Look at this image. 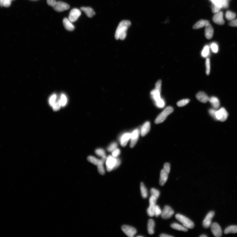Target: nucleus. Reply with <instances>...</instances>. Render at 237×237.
Masks as SVG:
<instances>
[{
  "instance_id": "obj_1",
  "label": "nucleus",
  "mask_w": 237,
  "mask_h": 237,
  "mask_svg": "<svg viewBox=\"0 0 237 237\" xmlns=\"http://www.w3.org/2000/svg\"><path fill=\"white\" fill-rule=\"evenodd\" d=\"M131 23L130 21L127 20H123L121 21L119 24L116 31L115 37L116 40L119 39L121 40H124L127 35V31L128 29L131 25Z\"/></svg>"
},
{
  "instance_id": "obj_40",
  "label": "nucleus",
  "mask_w": 237,
  "mask_h": 237,
  "mask_svg": "<svg viewBox=\"0 0 237 237\" xmlns=\"http://www.w3.org/2000/svg\"><path fill=\"white\" fill-rule=\"evenodd\" d=\"M206 73L207 75H209L210 73V61L209 58H207L206 62Z\"/></svg>"
},
{
  "instance_id": "obj_46",
  "label": "nucleus",
  "mask_w": 237,
  "mask_h": 237,
  "mask_svg": "<svg viewBox=\"0 0 237 237\" xmlns=\"http://www.w3.org/2000/svg\"><path fill=\"white\" fill-rule=\"evenodd\" d=\"M161 85L162 81L161 80H159L156 84L155 89L161 92Z\"/></svg>"
},
{
  "instance_id": "obj_36",
  "label": "nucleus",
  "mask_w": 237,
  "mask_h": 237,
  "mask_svg": "<svg viewBox=\"0 0 237 237\" xmlns=\"http://www.w3.org/2000/svg\"><path fill=\"white\" fill-rule=\"evenodd\" d=\"M209 48L208 46L204 47L202 52V55L204 57H206L209 55Z\"/></svg>"
},
{
  "instance_id": "obj_2",
  "label": "nucleus",
  "mask_w": 237,
  "mask_h": 237,
  "mask_svg": "<svg viewBox=\"0 0 237 237\" xmlns=\"http://www.w3.org/2000/svg\"><path fill=\"white\" fill-rule=\"evenodd\" d=\"M173 110V108L171 106H168L165 108V110L157 117L155 121V123L156 124H159L163 122L167 117L172 113Z\"/></svg>"
},
{
  "instance_id": "obj_4",
  "label": "nucleus",
  "mask_w": 237,
  "mask_h": 237,
  "mask_svg": "<svg viewBox=\"0 0 237 237\" xmlns=\"http://www.w3.org/2000/svg\"><path fill=\"white\" fill-rule=\"evenodd\" d=\"M157 200L153 196H151L149 199L150 206L147 210V214L149 216L152 217L155 215V210Z\"/></svg>"
},
{
  "instance_id": "obj_45",
  "label": "nucleus",
  "mask_w": 237,
  "mask_h": 237,
  "mask_svg": "<svg viewBox=\"0 0 237 237\" xmlns=\"http://www.w3.org/2000/svg\"><path fill=\"white\" fill-rule=\"evenodd\" d=\"M162 211L158 205H156L155 210V215L156 217H158L161 214Z\"/></svg>"
},
{
  "instance_id": "obj_48",
  "label": "nucleus",
  "mask_w": 237,
  "mask_h": 237,
  "mask_svg": "<svg viewBox=\"0 0 237 237\" xmlns=\"http://www.w3.org/2000/svg\"><path fill=\"white\" fill-rule=\"evenodd\" d=\"M163 169L169 174L170 171V163H165L164 165Z\"/></svg>"
},
{
  "instance_id": "obj_43",
  "label": "nucleus",
  "mask_w": 237,
  "mask_h": 237,
  "mask_svg": "<svg viewBox=\"0 0 237 237\" xmlns=\"http://www.w3.org/2000/svg\"><path fill=\"white\" fill-rule=\"evenodd\" d=\"M217 110L214 109H211L209 110V113L210 115L213 117L215 120H216V113Z\"/></svg>"
},
{
  "instance_id": "obj_31",
  "label": "nucleus",
  "mask_w": 237,
  "mask_h": 237,
  "mask_svg": "<svg viewBox=\"0 0 237 237\" xmlns=\"http://www.w3.org/2000/svg\"><path fill=\"white\" fill-rule=\"evenodd\" d=\"M221 5L216 4L214 2H212V9L213 13H216L219 11L221 8Z\"/></svg>"
},
{
  "instance_id": "obj_15",
  "label": "nucleus",
  "mask_w": 237,
  "mask_h": 237,
  "mask_svg": "<svg viewBox=\"0 0 237 237\" xmlns=\"http://www.w3.org/2000/svg\"><path fill=\"white\" fill-rule=\"evenodd\" d=\"M214 30L212 25L209 23L205 26L204 35L207 39H211L214 35Z\"/></svg>"
},
{
  "instance_id": "obj_47",
  "label": "nucleus",
  "mask_w": 237,
  "mask_h": 237,
  "mask_svg": "<svg viewBox=\"0 0 237 237\" xmlns=\"http://www.w3.org/2000/svg\"><path fill=\"white\" fill-rule=\"evenodd\" d=\"M121 153L119 149L116 148L115 150H114L112 151V156L114 158H116L118 156L120 155V154Z\"/></svg>"
},
{
  "instance_id": "obj_49",
  "label": "nucleus",
  "mask_w": 237,
  "mask_h": 237,
  "mask_svg": "<svg viewBox=\"0 0 237 237\" xmlns=\"http://www.w3.org/2000/svg\"><path fill=\"white\" fill-rule=\"evenodd\" d=\"M11 0H4L3 6L6 7H9L11 4Z\"/></svg>"
},
{
  "instance_id": "obj_26",
  "label": "nucleus",
  "mask_w": 237,
  "mask_h": 237,
  "mask_svg": "<svg viewBox=\"0 0 237 237\" xmlns=\"http://www.w3.org/2000/svg\"><path fill=\"white\" fill-rule=\"evenodd\" d=\"M155 227V223L154 220L150 219L148 221V233L150 235L154 233V228Z\"/></svg>"
},
{
  "instance_id": "obj_27",
  "label": "nucleus",
  "mask_w": 237,
  "mask_h": 237,
  "mask_svg": "<svg viewBox=\"0 0 237 237\" xmlns=\"http://www.w3.org/2000/svg\"><path fill=\"white\" fill-rule=\"evenodd\" d=\"M171 227L173 229H174L175 230H177L178 231H182L186 232L188 231V229L187 228L181 225L178 224L174 223L172 224L171 225Z\"/></svg>"
},
{
  "instance_id": "obj_8",
  "label": "nucleus",
  "mask_w": 237,
  "mask_h": 237,
  "mask_svg": "<svg viewBox=\"0 0 237 237\" xmlns=\"http://www.w3.org/2000/svg\"><path fill=\"white\" fill-rule=\"evenodd\" d=\"M81 12L80 10L77 8H74L71 10L69 14L68 19L72 23L75 22L80 16Z\"/></svg>"
},
{
  "instance_id": "obj_35",
  "label": "nucleus",
  "mask_w": 237,
  "mask_h": 237,
  "mask_svg": "<svg viewBox=\"0 0 237 237\" xmlns=\"http://www.w3.org/2000/svg\"><path fill=\"white\" fill-rule=\"evenodd\" d=\"M190 100L189 99H184L181 100L178 102L177 103V105L179 107H183L187 105L190 102Z\"/></svg>"
},
{
  "instance_id": "obj_29",
  "label": "nucleus",
  "mask_w": 237,
  "mask_h": 237,
  "mask_svg": "<svg viewBox=\"0 0 237 237\" xmlns=\"http://www.w3.org/2000/svg\"><path fill=\"white\" fill-rule=\"evenodd\" d=\"M140 190L142 197L144 199L147 198L148 196V191L147 188L142 182L141 183Z\"/></svg>"
},
{
  "instance_id": "obj_18",
  "label": "nucleus",
  "mask_w": 237,
  "mask_h": 237,
  "mask_svg": "<svg viewBox=\"0 0 237 237\" xmlns=\"http://www.w3.org/2000/svg\"><path fill=\"white\" fill-rule=\"evenodd\" d=\"M169 174L163 169L161 172L160 178L159 180L160 185L161 186H163L168 178Z\"/></svg>"
},
{
  "instance_id": "obj_19",
  "label": "nucleus",
  "mask_w": 237,
  "mask_h": 237,
  "mask_svg": "<svg viewBox=\"0 0 237 237\" xmlns=\"http://www.w3.org/2000/svg\"><path fill=\"white\" fill-rule=\"evenodd\" d=\"M63 24L64 26L67 30L72 31L74 30V26L72 23L69 20L68 18H65L63 20Z\"/></svg>"
},
{
  "instance_id": "obj_41",
  "label": "nucleus",
  "mask_w": 237,
  "mask_h": 237,
  "mask_svg": "<svg viewBox=\"0 0 237 237\" xmlns=\"http://www.w3.org/2000/svg\"><path fill=\"white\" fill-rule=\"evenodd\" d=\"M118 144L116 142L111 143L107 149L108 151L109 152H112L117 147Z\"/></svg>"
},
{
  "instance_id": "obj_33",
  "label": "nucleus",
  "mask_w": 237,
  "mask_h": 237,
  "mask_svg": "<svg viewBox=\"0 0 237 237\" xmlns=\"http://www.w3.org/2000/svg\"><path fill=\"white\" fill-rule=\"evenodd\" d=\"M88 161L93 164L97 166L100 161V160L98 159L93 156H89L87 158Z\"/></svg>"
},
{
  "instance_id": "obj_38",
  "label": "nucleus",
  "mask_w": 237,
  "mask_h": 237,
  "mask_svg": "<svg viewBox=\"0 0 237 237\" xmlns=\"http://www.w3.org/2000/svg\"><path fill=\"white\" fill-rule=\"evenodd\" d=\"M61 107L60 103L59 102V98L56 101V102L54 103V104L52 106L53 110L54 111H57L59 110Z\"/></svg>"
},
{
  "instance_id": "obj_10",
  "label": "nucleus",
  "mask_w": 237,
  "mask_h": 237,
  "mask_svg": "<svg viewBox=\"0 0 237 237\" xmlns=\"http://www.w3.org/2000/svg\"><path fill=\"white\" fill-rule=\"evenodd\" d=\"M174 211L171 207L166 206L164 207L163 211L161 214V217L163 219H168L171 218L174 214Z\"/></svg>"
},
{
  "instance_id": "obj_9",
  "label": "nucleus",
  "mask_w": 237,
  "mask_h": 237,
  "mask_svg": "<svg viewBox=\"0 0 237 237\" xmlns=\"http://www.w3.org/2000/svg\"><path fill=\"white\" fill-rule=\"evenodd\" d=\"M122 229L123 232L129 237H134L137 233V231L135 228L129 226H122Z\"/></svg>"
},
{
  "instance_id": "obj_52",
  "label": "nucleus",
  "mask_w": 237,
  "mask_h": 237,
  "mask_svg": "<svg viewBox=\"0 0 237 237\" xmlns=\"http://www.w3.org/2000/svg\"><path fill=\"white\" fill-rule=\"evenodd\" d=\"M160 237H173V236H170L169 235H167V234H161L160 235Z\"/></svg>"
},
{
  "instance_id": "obj_16",
  "label": "nucleus",
  "mask_w": 237,
  "mask_h": 237,
  "mask_svg": "<svg viewBox=\"0 0 237 237\" xmlns=\"http://www.w3.org/2000/svg\"><path fill=\"white\" fill-rule=\"evenodd\" d=\"M196 98L200 102L203 103H207L209 99V98L206 93L202 91L197 93Z\"/></svg>"
},
{
  "instance_id": "obj_13",
  "label": "nucleus",
  "mask_w": 237,
  "mask_h": 237,
  "mask_svg": "<svg viewBox=\"0 0 237 237\" xmlns=\"http://www.w3.org/2000/svg\"><path fill=\"white\" fill-rule=\"evenodd\" d=\"M223 13L222 11L215 13L212 18L213 22L218 25H222L224 24L225 21L223 20Z\"/></svg>"
},
{
  "instance_id": "obj_14",
  "label": "nucleus",
  "mask_w": 237,
  "mask_h": 237,
  "mask_svg": "<svg viewBox=\"0 0 237 237\" xmlns=\"http://www.w3.org/2000/svg\"><path fill=\"white\" fill-rule=\"evenodd\" d=\"M214 211H210L207 214L203 222V226L204 228H209L211 226L212 219L214 217Z\"/></svg>"
},
{
  "instance_id": "obj_23",
  "label": "nucleus",
  "mask_w": 237,
  "mask_h": 237,
  "mask_svg": "<svg viewBox=\"0 0 237 237\" xmlns=\"http://www.w3.org/2000/svg\"><path fill=\"white\" fill-rule=\"evenodd\" d=\"M81 10L86 13L87 17L92 18L95 15L94 10L90 7H82Z\"/></svg>"
},
{
  "instance_id": "obj_21",
  "label": "nucleus",
  "mask_w": 237,
  "mask_h": 237,
  "mask_svg": "<svg viewBox=\"0 0 237 237\" xmlns=\"http://www.w3.org/2000/svg\"><path fill=\"white\" fill-rule=\"evenodd\" d=\"M131 134L130 133H125L122 135L120 139V143L122 147H125L131 138Z\"/></svg>"
},
{
  "instance_id": "obj_22",
  "label": "nucleus",
  "mask_w": 237,
  "mask_h": 237,
  "mask_svg": "<svg viewBox=\"0 0 237 237\" xmlns=\"http://www.w3.org/2000/svg\"><path fill=\"white\" fill-rule=\"evenodd\" d=\"M209 23V22L208 21L201 20L198 21L193 25V28L195 30L201 28L205 26Z\"/></svg>"
},
{
  "instance_id": "obj_34",
  "label": "nucleus",
  "mask_w": 237,
  "mask_h": 237,
  "mask_svg": "<svg viewBox=\"0 0 237 237\" xmlns=\"http://www.w3.org/2000/svg\"><path fill=\"white\" fill-rule=\"evenodd\" d=\"M57 96L56 94H53L50 98L49 102L50 105L52 106L54 104L57 100Z\"/></svg>"
},
{
  "instance_id": "obj_11",
  "label": "nucleus",
  "mask_w": 237,
  "mask_h": 237,
  "mask_svg": "<svg viewBox=\"0 0 237 237\" xmlns=\"http://www.w3.org/2000/svg\"><path fill=\"white\" fill-rule=\"evenodd\" d=\"M140 133V130L138 129H135L132 132L130 139V148H133L136 144L138 138H139Z\"/></svg>"
},
{
  "instance_id": "obj_51",
  "label": "nucleus",
  "mask_w": 237,
  "mask_h": 237,
  "mask_svg": "<svg viewBox=\"0 0 237 237\" xmlns=\"http://www.w3.org/2000/svg\"><path fill=\"white\" fill-rule=\"evenodd\" d=\"M229 25L232 27H237V19H234L231 21L229 23Z\"/></svg>"
},
{
  "instance_id": "obj_20",
  "label": "nucleus",
  "mask_w": 237,
  "mask_h": 237,
  "mask_svg": "<svg viewBox=\"0 0 237 237\" xmlns=\"http://www.w3.org/2000/svg\"><path fill=\"white\" fill-rule=\"evenodd\" d=\"M150 124L149 122H147L143 124L141 130V134L142 137H144L150 131Z\"/></svg>"
},
{
  "instance_id": "obj_3",
  "label": "nucleus",
  "mask_w": 237,
  "mask_h": 237,
  "mask_svg": "<svg viewBox=\"0 0 237 237\" xmlns=\"http://www.w3.org/2000/svg\"><path fill=\"white\" fill-rule=\"evenodd\" d=\"M177 219L183 224L184 227L189 229H193L194 227V223L182 214H178L175 215Z\"/></svg>"
},
{
  "instance_id": "obj_6",
  "label": "nucleus",
  "mask_w": 237,
  "mask_h": 237,
  "mask_svg": "<svg viewBox=\"0 0 237 237\" xmlns=\"http://www.w3.org/2000/svg\"><path fill=\"white\" fill-rule=\"evenodd\" d=\"M54 9L58 12H61L68 10L70 6L68 4L61 1H57L53 7Z\"/></svg>"
},
{
  "instance_id": "obj_24",
  "label": "nucleus",
  "mask_w": 237,
  "mask_h": 237,
  "mask_svg": "<svg viewBox=\"0 0 237 237\" xmlns=\"http://www.w3.org/2000/svg\"><path fill=\"white\" fill-rule=\"evenodd\" d=\"M161 92L155 89L152 91L151 94L153 100L156 103L161 98Z\"/></svg>"
},
{
  "instance_id": "obj_28",
  "label": "nucleus",
  "mask_w": 237,
  "mask_h": 237,
  "mask_svg": "<svg viewBox=\"0 0 237 237\" xmlns=\"http://www.w3.org/2000/svg\"><path fill=\"white\" fill-rule=\"evenodd\" d=\"M224 233L226 234L229 233H237V226L231 225L229 226V227L225 229L224 231Z\"/></svg>"
},
{
  "instance_id": "obj_53",
  "label": "nucleus",
  "mask_w": 237,
  "mask_h": 237,
  "mask_svg": "<svg viewBox=\"0 0 237 237\" xmlns=\"http://www.w3.org/2000/svg\"><path fill=\"white\" fill-rule=\"evenodd\" d=\"M200 237H207V236L206 235H202L201 236H200Z\"/></svg>"
},
{
  "instance_id": "obj_17",
  "label": "nucleus",
  "mask_w": 237,
  "mask_h": 237,
  "mask_svg": "<svg viewBox=\"0 0 237 237\" xmlns=\"http://www.w3.org/2000/svg\"><path fill=\"white\" fill-rule=\"evenodd\" d=\"M106 156L102 157V158L100 160L99 163L97 165L98 170L99 173L102 175L105 174V170L103 166V164L106 161Z\"/></svg>"
},
{
  "instance_id": "obj_25",
  "label": "nucleus",
  "mask_w": 237,
  "mask_h": 237,
  "mask_svg": "<svg viewBox=\"0 0 237 237\" xmlns=\"http://www.w3.org/2000/svg\"><path fill=\"white\" fill-rule=\"evenodd\" d=\"M209 101L215 109H217L220 107L219 100L217 97H210L209 98Z\"/></svg>"
},
{
  "instance_id": "obj_44",
  "label": "nucleus",
  "mask_w": 237,
  "mask_h": 237,
  "mask_svg": "<svg viewBox=\"0 0 237 237\" xmlns=\"http://www.w3.org/2000/svg\"><path fill=\"white\" fill-rule=\"evenodd\" d=\"M210 47H211V49L213 52L215 53H216L218 52V45L216 44L215 43L212 44Z\"/></svg>"
},
{
  "instance_id": "obj_42",
  "label": "nucleus",
  "mask_w": 237,
  "mask_h": 237,
  "mask_svg": "<svg viewBox=\"0 0 237 237\" xmlns=\"http://www.w3.org/2000/svg\"><path fill=\"white\" fill-rule=\"evenodd\" d=\"M156 105L158 108H162L164 107L165 105V103L164 100L161 98L157 102L155 103Z\"/></svg>"
},
{
  "instance_id": "obj_7",
  "label": "nucleus",
  "mask_w": 237,
  "mask_h": 237,
  "mask_svg": "<svg viewBox=\"0 0 237 237\" xmlns=\"http://www.w3.org/2000/svg\"><path fill=\"white\" fill-rule=\"evenodd\" d=\"M228 116V113L224 108H222L220 110H217L216 117L217 120L221 122H224L227 120Z\"/></svg>"
},
{
  "instance_id": "obj_30",
  "label": "nucleus",
  "mask_w": 237,
  "mask_h": 237,
  "mask_svg": "<svg viewBox=\"0 0 237 237\" xmlns=\"http://www.w3.org/2000/svg\"><path fill=\"white\" fill-rule=\"evenodd\" d=\"M59 102L60 103L61 106L64 107L67 103L68 99L66 96L62 94H61L60 98H59Z\"/></svg>"
},
{
  "instance_id": "obj_12",
  "label": "nucleus",
  "mask_w": 237,
  "mask_h": 237,
  "mask_svg": "<svg viewBox=\"0 0 237 237\" xmlns=\"http://www.w3.org/2000/svg\"><path fill=\"white\" fill-rule=\"evenodd\" d=\"M210 226L212 232L215 236L220 237L222 236V231L221 228L217 223H213Z\"/></svg>"
},
{
  "instance_id": "obj_54",
  "label": "nucleus",
  "mask_w": 237,
  "mask_h": 237,
  "mask_svg": "<svg viewBox=\"0 0 237 237\" xmlns=\"http://www.w3.org/2000/svg\"><path fill=\"white\" fill-rule=\"evenodd\" d=\"M11 1H13V0H11Z\"/></svg>"
},
{
  "instance_id": "obj_39",
  "label": "nucleus",
  "mask_w": 237,
  "mask_h": 237,
  "mask_svg": "<svg viewBox=\"0 0 237 237\" xmlns=\"http://www.w3.org/2000/svg\"><path fill=\"white\" fill-rule=\"evenodd\" d=\"M95 153L97 155L102 157L105 156V151L103 149H98L95 151Z\"/></svg>"
},
{
  "instance_id": "obj_5",
  "label": "nucleus",
  "mask_w": 237,
  "mask_h": 237,
  "mask_svg": "<svg viewBox=\"0 0 237 237\" xmlns=\"http://www.w3.org/2000/svg\"><path fill=\"white\" fill-rule=\"evenodd\" d=\"M116 162L117 158H114L112 156H109L106 158V165L108 171L110 172L115 169Z\"/></svg>"
},
{
  "instance_id": "obj_37",
  "label": "nucleus",
  "mask_w": 237,
  "mask_h": 237,
  "mask_svg": "<svg viewBox=\"0 0 237 237\" xmlns=\"http://www.w3.org/2000/svg\"><path fill=\"white\" fill-rule=\"evenodd\" d=\"M151 196L154 197L156 199L158 198L160 193L158 190L154 188H152L151 190Z\"/></svg>"
},
{
  "instance_id": "obj_50",
  "label": "nucleus",
  "mask_w": 237,
  "mask_h": 237,
  "mask_svg": "<svg viewBox=\"0 0 237 237\" xmlns=\"http://www.w3.org/2000/svg\"><path fill=\"white\" fill-rule=\"evenodd\" d=\"M47 3L50 6L53 7L57 2L56 0H47Z\"/></svg>"
},
{
  "instance_id": "obj_32",
  "label": "nucleus",
  "mask_w": 237,
  "mask_h": 237,
  "mask_svg": "<svg viewBox=\"0 0 237 237\" xmlns=\"http://www.w3.org/2000/svg\"><path fill=\"white\" fill-rule=\"evenodd\" d=\"M236 17V15L235 13L229 11H227L226 14V17L229 21H231L234 19Z\"/></svg>"
}]
</instances>
